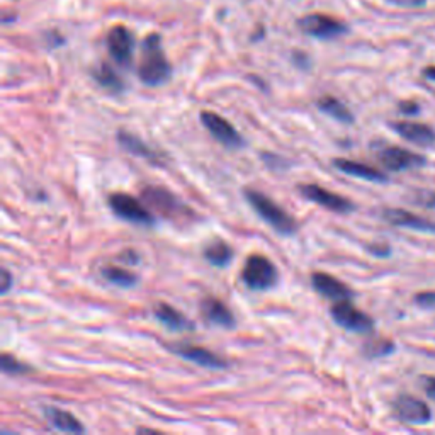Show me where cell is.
<instances>
[{
  "label": "cell",
  "mask_w": 435,
  "mask_h": 435,
  "mask_svg": "<svg viewBox=\"0 0 435 435\" xmlns=\"http://www.w3.org/2000/svg\"><path fill=\"white\" fill-rule=\"evenodd\" d=\"M172 75V66L161 51L160 36L150 35L143 43V56L138 65V77L145 85L159 87Z\"/></svg>",
  "instance_id": "obj_1"
},
{
  "label": "cell",
  "mask_w": 435,
  "mask_h": 435,
  "mask_svg": "<svg viewBox=\"0 0 435 435\" xmlns=\"http://www.w3.org/2000/svg\"><path fill=\"white\" fill-rule=\"evenodd\" d=\"M243 196H245L250 208L254 209L269 226L274 228L277 233L281 235L296 233L298 223L294 221V218L288 213V211L281 208V206L277 204L276 201H272L271 197L265 196L264 192L255 189L243 190Z\"/></svg>",
  "instance_id": "obj_2"
},
{
  "label": "cell",
  "mask_w": 435,
  "mask_h": 435,
  "mask_svg": "<svg viewBox=\"0 0 435 435\" xmlns=\"http://www.w3.org/2000/svg\"><path fill=\"white\" fill-rule=\"evenodd\" d=\"M143 201L147 202L148 208H152L155 213L161 214L164 218L171 219L173 223H190L192 221V209H189L179 197H176L171 190L164 188H147L142 192Z\"/></svg>",
  "instance_id": "obj_3"
},
{
  "label": "cell",
  "mask_w": 435,
  "mask_h": 435,
  "mask_svg": "<svg viewBox=\"0 0 435 435\" xmlns=\"http://www.w3.org/2000/svg\"><path fill=\"white\" fill-rule=\"evenodd\" d=\"M242 281L252 291H267L279 281L274 262L265 255H250L242 269Z\"/></svg>",
  "instance_id": "obj_4"
},
{
  "label": "cell",
  "mask_w": 435,
  "mask_h": 435,
  "mask_svg": "<svg viewBox=\"0 0 435 435\" xmlns=\"http://www.w3.org/2000/svg\"><path fill=\"white\" fill-rule=\"evenodd\" d=\"M109 208L118 218L138 226H152L155 223L150 208L126 192H114L109 196Z\"/></svg>",
  "instance_id": "obj_5"
},
{
  "label": "cell",
  "mask_w": 435,
  "mask_h": 435,
  "mask_svg": "<svg viewBox=\"0 0 435 435\" xmlns=\"http://www.w3.org/2000/svg\"><path fill=\"white\" fill-rule=\"evenodd\" d=\"M331 318L342 329L355 331V333H369L374 329V321L371 317H367L366 313L360 312L359 308H355L350 303V300L347 301H337L330 310Z\"/></svg>",
  "instance_id": "obj_6"
},
{
  "label": "cell",
  "mask_w": 435,
  "mask_h": 435,
  "mask_svg": "<svg viewBox=\"0 0 435 435\" xmlns=\"http://www.w3.org/2000/svg\"><path fill=\"white\" fill-rule=\"evenodd\" d=\"M298 192H300L305 199H308V201H312L314 204L321 206V208L329 211H333V213L347 214L355 209L354 202L349 201V199L341 196V194L331 192V190L321 188V185L318 184L298 185Z\"/></svg>",
  "instance_id": "obj_7"
},
{
  "label": "cell",
  "mask_w": 435,
  "mask_h": 435,
  "mask_svg": "<svg viewBox=\"0 0 435 435\" xmlns=\"http://www.w3.org/2000/svg\"><path fill=\"white\" fill-rule=\"evenodd\" d=\"M199 119H201L202 126L211 133V136L216 142L225 145L226 148H233L235 150V148H242L245 145L237 128L231 123H228L223 116L213 113V111H202L199 114Z\"/></svg>",
  "instance_id": "obj_8"
},
{
  "label": "cell",
  "mask_w": 435,
  "mask_h": 435,
  "mask_svg": "<svg viewBox=\"0 0 435 435\" xmlns=\"http://www.w3.org/2000/svg\"><path fill=\"white\" fill-rule=\"evenodd\" d=\"M298 27H300L305 35L313 36V38L318 39H333L347 31V27L343 26L341 20L325 14L305 16V18L298 20Z\"/></svg>",
  "instance_id": "obj_9"
},
{
  "label": "cell",
  "mask_w": 435,
  "mask_h": 435,
  "mask_svg": "<svg viewBox=\"0 0 435 435\" xmlns=\"http://www.w3.org/2000/svg\"><path fill=\"white\" fill-rule=\"evenodd\" d=\"M378 159L384 167L393 172L410 171V169H418L425 165V159L422 155L400 147H391V145H384L383 148H379Z\"/></svg>",
  "instance_id": "obj_10"
},
{
  "label": "cell",
  "mask_w": 435,
  "mask_h": 435,
  "mask_svg": "<svg viewBox=\"0 0 435 435\" xmlns=\"http://www.w3.org/2000/svg\"><path fill=\"white\" fill-rule=\"evenodd\" d=\"M393 410H395V415L401 422H405V424L425 425L432 418V412H430L429 405L422 401L420 398L410 395L398 396L395 403H393Z\"/></svg>",
  "instance_id": "obj_11"
},
{
  "label": "cell",
  "mask_w": 435,
  "mask_h": 435,
  "mask_svg": "<svg viewBox=\"0 0 435 435\" xmlns=\"http://www.w3.org/2000/svg\"><path fill=\"white\" fill-rule=\"evenodd\" d=\"M172 352L179 357L189 360V362L196 364V366L206 367V369H225L228 367V362L223 357L214 354L204 347L190 345V343H177V345L171 347Z\"/></svg>",
  "instance_id": "obj_12"
},
{
  "label": "cell",
  "mask_w": 435,
  "mask_h": 435,
  "mask_svg": "<svg viewBox=\"0 0 435 435\" xmlns=\"http://www.w3.org/2000/svg\"><path fill=\"white\" fill-rule=\"evenodd\" d=\"M107 49L119 65H128L135 51V36L128 27L114 26L107 32Z\"/></svg>",
  "instance_id": "obj_13"
},
{
  "label": "cell",
  "mask_w": 435,
  "mask_h": 435,
  "mask_svg": "<svg viewBox=\"0 0 435 435\" xmlns=\"http://www.w3.org/2000/svg\"><path fill=\"white\" fill-rule=\"evenodd\" d=\"M312 286L318 294L331 301H347L354 296L352 289L337 277L326 274V272H313L312 274Z\"/></svg>",
  "instance_id": "obj_14"
},
{
  "label": "cell",
  "mask_w": 435,
  "mask_h": 435,
  "mask_svg": "<svg viewBox=\"0 0 435 435\" xmlns=\"http://www.w3.org/2000/svg\"><path fill=\"white\" fill-rule=\"evenodd\" d=\"M199 310H201L202 318L211 325L221 326V329H233L237 325L231 310L218 298H204L199 305Z\"/></svg>",
  "instance_id": "obj_15"
},
{
  "label": "cell",
  "mask_w": 435,
  "mask_h": 435,
  "mask_svg": "<svg viewBox=\"0 0 435 435\" xmlns=\"http://www.w3.org/2000/svg\"><path fill=\"white\" fill-rule=\"evenodd\" d=\"M383 218L395 226L410 228V230H417V231H427V233H435V221L410 213L407 209H400V208L384 209Z\"/></svg>",
  "instance_id": "obj_16"
},
{
  "label": "cell",
  "mask_w": 435,
  "mask_h": 435,
  "mask_svg": "<svg viewBox=\"0 0 435 435\" xmlns=\"http://www.w3.org/2000/svg\"><path fill=\"white\" fill-rule=\"evenodd\" d=\"M153 317L159 320L161 325L167 326L172 331H192L194 323L189 320L188 317H184L179 310H176L173 306L167 303H159L153 308Z\"/></svg>",
  "instance_id": "obj_17"
},
{
  "label": "cell",
  "mask_w": 435,
  "mask_h": 435,
  "mask_svg": "<svg viewBox=\"0 0 435 435\" xmlns=\"http://www.w3.org/2000/svg\"><path fill=\"white\" fill-rule=\"evenodd\" d=\"M333 167L338 171L347 173L350 177H357V179L369 180V182H386L388 177L376 167H371L367 164H360V161L349 160V159H335Z\"/></svg>",
  "instance_id": "obj_18"
},
{
  "label": "cell",
  "mask_w": 435,
  "mask_h": 435,
  "mask_svg": "<svg viewBox=\"0 0 435 435\" xmlns=\"http://www.w3.org/2000/svg\"><path fill=\"white\" fill-rule=\"evenodd\" d=\"M391 128L398 135L403 136L408 142L420 145V147H430L435 143V131L430 126L420 123H393Z\"/></svg>",
  "instance_id": "obj_19"
},
{
  "label": "cell",
  "mask_w": 435,
  "mask_h": 435,
  "mask_svg": "<svg viewBox=\"0 0 435 435\" xmlns=\"http://www.w3.org/2000/svg\"><path fill=\"white\" fill-rule=\"evenodd\" d=\"M118 143L121 145L128 153H131V155H136V157H140V159L152 161V164H159V161H161L160 153H157L150 145L145 143L140 136L133 135V133H128L123 130L118 131Z\"/></svg>",
  "instance_id": "obj_20"
},
{
  "label": "cell",
  "mask_w": 435,
  "mask_h": 435,
  "mask_svg": "<svg viewBox=\"0 0 435 435\" xmlns=\"http://www.w3.org/2000/svg\"><path fill=\"white\" fill-rule=\"evenodd\" d=\"M44 417L49 422V425L53 429H56L58 432L65 434H84L85 429L80 424V420L75 415H72L70 412H65L61 408H53L49 407L44 410Z\"/></svg>",
  "instance_id": "obj_21"
},
{
  "label": "cell",
  "mask_w": 435,
  "mask_h": 435,
  "mask_svg": "<svg viewBox=\"0 0 435 435\" xmlns=\"http://www.w3.org/2000/svg\"><path fill=\"white\" fill-rule=\"evenodd\" d=\"M202 255H204L206 262L213 265V267L223 269L233 259V248L228 245L225 240L214 238L209 243H206Z\"/></svg>",
  "instance_id": "obj_22"
},
{
  "label": "cell",
  "mask_w": 435,
  "mask_h": 435,
  "mask_svg": "<svg viewBox=\"0 0 435 435\" xmlns=\"http://www.w3.org/2000/svg\"><path fill=\"white\" fill-rule=\"evenodd\" d=\"M318 109L321 113H325L330 118H333L335 121L343 123V124H352L354 123V114L350 113V109L338 99L331 97V95H323L321 99H318L317 102Z\"/></svg>",
  "instance_id": "obj_23"
},
{
  "label": "cell",
  "mask_w": 435,
  "mask_h": 435,
  "mask_svg": "<svg viewBox=\"0 0 435 435\" xmlns=\"http://www.w3.org/2000/svg\"><path fill=\"white\" fill-rule=\"evenodd\" d=\"M94 80L109 94L118 95L124 90V82L121 80V77L106 63H101L94 70Z\"/></svg>",
  "instance_id": "obj_24"
},
{
  "label": "cell",
  "mask_w": 435,
  "mask_h": 435,
  "mask_svg": "<svg viewBox=\"0 0 435 435\" xmlns=\"http://www.w3.org/2000/svg\"><path fill=\"white\" fill-rule=\"evenodd\" d=\"M101 276L107 283L118 286V288H133L138 283V276L123 267H116V265H104L101 269Z\"/></svg>",
  "instance_id": "obj_25"
},
{
  "label": "cell",
  "mask_w": 435,
  "mask_h": 435,
  "mask_svg": "<svg viewBox=\"0 0 435 435\" xmlns=\"http://www.w3.org/2000/svg\"><path fill=\"white\" fill-rule=\"evenodd\" d=\"M0 367H2V371L6 372V374H11V376L26 374V372L29 371V366H26L24 362H20V360L16 359L14 355L7 354V352H4L2 357H0Z\"/></svg>",
  "instance_id": "obj_26"
},
{
  "label": "cell",
  "mask_w": 435,
  "mask_h": 435,
  "mask_svg": "<svg viewBox=\"0 0 435 435\" xmlns=\"http://www.w3.org/2000/svg\"><path fill=\"white\" fill-rule=\"evenodd\" d=\"M410 199H412L415 204L422 206V208L435 211V190L415 189L412 192V196H410Z\"/></svg>",
  "instance_id": "obj_27"
},
{
  "label": "cell",
  "mask_w": 435,
  "mask_h": 435,
  "mask_svg": "<svg viewBox=\"0 0 435 435\" xmlns=\"http://www.w3.org/2000/svg\"><path fill=\"white\" fill-rule=\"evenodd\" d=\"M393 349L395 345L389 341H374L366 345V354L371 357H379V355H388Z\"/></svg>",
  "instance_id": "obj_28"
},
{
  "label": "cell",
  "mask_w": 435,
  "mask_h": 435,
  "mask_svg": "<svg viewBox=\"0 0 435 435\" xmlns=\"http://www.w3.org/2000/svg\"><path fill=\"white\" fill-rule=\"evenodd\" d=\"M415 303L420 305L422 308H434V306H435V293L427 291V293L417 294Z\"/></svg>",
  "instance_id": "obj_29"
},
{
  "label": "cell",
  "mask_w": 435,
  "mask_h": 435,
  "mask_svg": "<svg viewBox=\"0 0 435 435\" xmlns=\"http://www.w3.org/2000/svg\"><path fill=\"white\" fill-rule=\"evenodd\" d=\"M422 388L425 389L427 395L432 398V400H435V378L434 376H424V378H422Z\"/></svg>",
  "instance_id": "obj_30"
},
{
  "label": "cell",
  "mask_w": 435,
  "mask_h": 435,
  "mask_svg": "<svg viewBox=\"0 0 435 435\" xmlns=\"http://www.w3.org/2000/svg\"><path fill=\"white\" fill-rule=\"evenodd\" d=\"M0 286H2V294H7L12 288V276L7 269H2V274H0Z\"/></svg>",
  "instance_id": "obj_31"
},
{
  "label": "cell",
  "mask_w": 435,
  "mask_h": 435,
  "mask_svg": "<svg viewBox=\"0 0 435 435\" xmlns=\"http://www.w3.org/2000/svg\"><path fill=\"white\" fill-rule=\"evenodd\" d=\"M400 111L403 114H417L418 113V104L413 101H405L400 104Z\"/></svg>",
  "instance_id": "obj_32"
},
{
  "label": "cell",
  "mask_w": 435,
  "mask_h": 435,
  "mask_svg": "<svg viewBox=\"0 0 435 435\" xmlns=\"http://www.w3.org/2000/svg\"><path fill=\"white\" fill-rule=\"evenodd\" d=\"M369 252H371V254L378 255V257H388L391 250H389V247L384 245V243H376V245L369 247Z\"/></svg>",
  "instance_id": "obj_33"
},
{
  "label": "cell",
  "mask_w": 435,
  "mask_h": 435,
  "mask_svg": "<svg viewBox=\"0 0 435 435\" xmlns=\"http://www.w3.org/2000/svg\"><path fill=\"white\" fill-rule=\"evenodd\" d=\"M293 60H294V63L300 66V68H308L310 66V60L305 53H294Z\"/></svg>",
  "instance_id": "obj_34"
},
{
  "label": "cell",
  "mask_w": 435,
  "mask_h": 435,
  "mask_svg": "<svg viewBox=\"0 0 435 435\" xmlns=\"http://www.w3.org/2000/svg\"><path fill=\"white\" fill-rule=\"evenodd\" d=\"M398 6H408V7H422L425 6L427 0H393Z\"/></svg>",
  "instance_id": "obj_35"
},
{
  "label": "cell",
  "mask_w": 435,
  "mask_h": 435,
  "mask_svg": "<svg viewBox=\"0 0 435 435\" xmlns=\"http://www.w3.org/2000/svg\"><path fill=\"white\" fill-rule=\"evenodd\" d=\"M424 75L427 78H430V80L435 82V66H429V68L424 70Z\"/></svg>",
  "instance_id": "obj_36"
}]
</instances>
